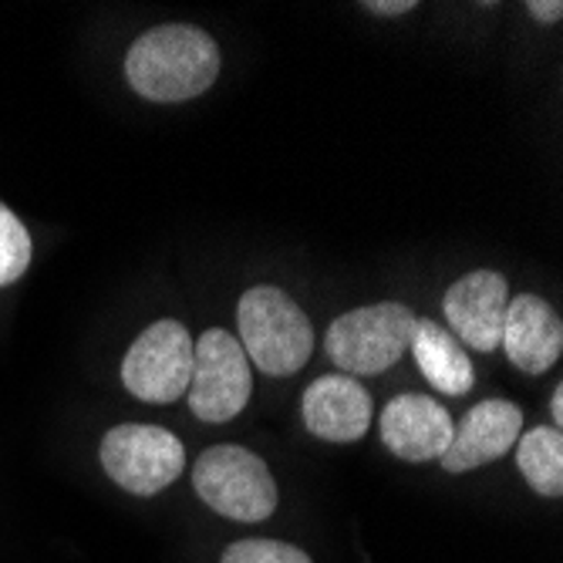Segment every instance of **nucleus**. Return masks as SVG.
Here are the masks:
<instances>
[{
	"instance_id": "f257e3e1",
	"label": "nucleus",
	"mask_w": 563,
	"mask_h": 563,
	"mask_svg": "<svg viewBox=\"0 0 563 563\" xmlns=\"http://www.w3.org/2000/svg\"><path fill=\"white\" fill-rule=\"evenodd\" d=\"M125 75L148 101H189L220 78V47L192 24H159L132 41Z\"/></svg>"
},
{
	"instance_id": "423d86ee",
	"label": "nucleus",
	"mask_w": 563,
	"mask_h": 563,
	"mask_svg": "<svg viewBox=\"0 0 563 563\" xmlns=\"http://www.w3.org/2000/svg\"><path fill=\"white\" fill-rule=\"evenodd\" d=\"M253 391V375L246 351L233 334L213 328L199 334L192 344V378H189V408L192 416L220 426L236 419Z\"/></svg>"
},
{
	"instance_id": "0eeeda50",
	"label": "nucleus",
	"mask_w": 563,
	"mask_h": 563,
	"mask_svg": "<svg viewBox=\"0 0 563 563\" xmlns=\"http://www.w3.org/2000/svg\"><path fill=\"white\" fill-rule=\"evenodd\" d=\"M192 378V334L173 321L163 318L152 328H145L122 362V385L139 398L152 405H169L189 391Z\"/></svg>"
},
{
	"instance_id": "39448f33",
	"label": "nucleus",
	"mask_w": 563,
	"mask_h": 563,
	"mask_svg": "<svg viewBox=\"0 0 563 563\" xmlns=\"http://www.w3.org/2000/svg\"><path fill=\"white\" fill-rule=\"evenodd\" d=\"M101 466L132 496H156L183 476L186 449L163 426L125 422L101 439Z\"/></svg>"
},
{
	"instance_id": "f03ea898",
	"label": "nucleus",
	"mask_w": 563,
	"mask_h": 563,
	"mask_svg": "<svg viewBox=\"0 0 563 563\" xmlns=\"http://www.w3.org/2000/svg\"><path fill=\"white\" fill-rule=\"evenodd\" d=\"M240 347L264 375L287 378L307 365L314 351V328L290 294L274 284H257L240 297Z\"/></svg>"
},
{
	"instance_id": "f8f14e48",
	"label": "nucleus",
	"mask_w": 563,
	"mask_h": 563,
	"mask_svg": "<svg viewBox=\"0 0 563 563\" xmlns=\"http://www.w3.org/2000/svg\"><path fill=\"white\" fill-rule=\"evenodd\" d=\"M506 357L527 375H543L563 351V321L537 294H517L506 307L503 338Z\"/></svg>"
},
{
	"instance_id": "4468645a",
	"label": "nucleus",
	"mask_w": 563,
	"mask_h": 563,
	"mask_svg": "<svg viewBox=\"0 0 563 563\" xmlns=\"http://www.w3.org/2000/svg\"><path fill=\"white\" fill-rule=\"evenodd\" d=\"M517 466L533 493L556 499L563 493V435L553 426L530 429L517 442Z\"/></svg>"
},
{
	"instance_id": "20e7f679",
	"label": "nucleus",
	"mask_w": 563,
	"mask_h": 563,
	"mask_svg": "<svg viewBox=\"0 0 563 563\" xmlns=\"http://www.w3.org/2000/svg\"><path fill=\"white\" fill-rule=\"evenodd\" d=\"M416 321L419 318L412 314V307L395 303V300L357 307V311L334 318L324 338V351L351 378L382 375L408 351V344H412Z\"/></svg>"
},
{
	"instance_id": "7ed1b4c3",
	"label": "nucleus",
	"mask_w": 563,
	"mask_h": 563,
	"mask_svg": "<svg viewBox=\"0 0 563 563\" xmlns=\"http://www.w3.org/2000/svg\"><path fill=\"white\" fill-rule=\"evenodd\" d=\"M192 489L220 517L261 523L277 509V483L271 466L243 445H213L192 466Z\"/></svg>"
},
{
	"instance_id": "2eb2a0df",
	"label": "nucleus",
	"mask_w": 563,
	"mask_h": 563,
	"mask_svg": "<svg viewBox=\"0 0 563 563\" xmlns=\"http://www.w3.org/2000/svg\"><path fill=\"white\" fill-rule=\"evenodd\" d=\"M31 233L27 227L0 202V287L21 280V274L31 267Z\"/></svg>"
},
{
	"instance_id": "6e6552de",
	"label": "nucleus",
	"mask_w": 563,
	"mask_h": 563,
	"mask_svg": "<svg viewBox=\"0 0 563 563\" xmlns=\"http://www.w3.org/2000/svg\"><path fill=\"white\" fill-rule=\"evenodd\" d=\"M523 435V412L506 398H486L473 405L463 422L452 426L449 449L439 455L445 473H470L506 455Z\"/></svg>"
},
{
	"instance_id": "f3484780",
	"label": "nucleus",
	"mask_w": 563,
	"mask_h": 563,
	"mask_svg": "<svg viewBox=\"0 0 563 563\" xmlns=\"http://www.w3.org/2000/svg\"><path fill=\"white\" fill-rule=\"evenodd\" d=\"M527 11L540 24H556L563 18V4H560V0H530Z\"/></svg>"
},
{
	"instance_id": "9d476101",
	"label": "nucleus",
	"mask_w": 563,
	"mask_h": 563,
	"mask_svg": "<svg viewBox=\"0 0 563 563\" xmlns=\"http://www.w3.org/2000/svg\"><path fill=\"white\" fill-rule=\"evenodd\" d=\"M300 416L311 435L324 442H357L375 419V401L368 388L351 375H324L307 385Z\"/></svg>"
},
{
	"instance_id": "9b49d317",
	"label": "nucleus",
	"mask_w": 563,
	"mask_h": 563,
	"mask_svg": "<svg viewBox=\"0 0 563 563\" xmlns=\"http://www.w3.org/2000/svg\"><path fill=\"white\" fill-rule=\"evenodd\" d=\"M452 416L429 395H395L382 408V442L405 463H429L449 449Z\"/></svg>"
},
{
	"instance_id": "ddd939ff",
	"label": "nucleus",
	"mask_w": 563,
	"mask_h": 563,
	"mask_svg": "<svg viewBox=\"0 0 563 563\" xmlns=\"http://www.w3.org/2000/svg\"><path fill=\"white\" fill-rule=\"evenodd\" d=\"M412 354L422 368V375L429 378V385L442 395H466L476 382L470 354L463 351L452 338V331H445L442 324L419 318L416 321V334H412Z\"/></svg>"
},
{
	"instance_id": "6ab92c4d",
	"label": "nucleus",
	"mask_w": 563,
	"mask_h": 563,
	"mask_svg": "<svg viewBox=\"0 0 563 563\" xmlns=\"http://www.w3.org/2000/svg\"><path fill=\"white\" fill-rule=\"evenodd\" d=\"M550 419H553V429L563 426V385H556L550 395Z\"/></svg>"
},
{
	"instance_id": "1a4fd4ad",
	"label": "nucleus",
	"mask_w": 563,
	"mask_h": 563,
	"mask_svg": "<svg viewBox=\"0 0 563 563\" xmlns=\"http://www.w3.org/2000/svg\"><path fill=\"white\" fill-rule=\"evenodd\" d=\"M509 307V284L496 271H473L459 277L445 297L442 311L452 328V338L470 344L473 351H496L503 338V321Z\"/></svg>"
},
{
	"instance_id": "dca6fc26",
	"label": "nucleus",
	"mask_w": 563,
	"mask_h": 563,
	"mask_svg": "<svg viewBox=\"0 0 563 563\" xmlns=\"http://www.w3.org/2000/svg\"><path fill=\"white\" fill-rule=\"evenodd\" d=\"M220 563H314L300 547L280 540H236L227 547Z\"/></svg>"
},
{
	"instance_id": "a211bd4d",
	"label": "nucleus",
	"mask_w": 563,
	"mask_h": 563,
	"mask_svg": "<svg viewBox=\"0 0 563 563\" xmlns=\"http://www.w3.org/2000/svg\"><path fill=\"white\" fill-rule=\"evenodd\" d=\"M365 8L375 14H385V18H398V14L416 11V0H368Z\"/></svg>"
}]
</instances>
